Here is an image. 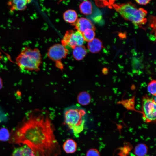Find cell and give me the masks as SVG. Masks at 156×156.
Masks as SVG:
<instances>
[{
  "mask_svg": "<svg viewBox=\"0 0 156 156\" xmlns=\"http://www.w3.org/2000/svg\"><path fill=\"white\" fill-rule=\"evenodd\" d=\"M9 142L27 145L36 156H58L61 153L51 121L47 115H31L13 133Z\"/></svg>",
  "mask_w": 156,
  "mask_h": 156,
  "instance_id": "obj_1",
  "label": "cell"
},
{
  "mask_svg": "<svg viewBox=\"0 0 156 156\" xmlns=\"http://www.w3.org/2000/svg\"><path fill=\"white\" fill-rule=\"evenodd\" d=\"M113 8L124 19L131 21L135 26L141 27L147 22V11L142 8H137L131 2L114 3L112 6Z\"/></svg>",
  "mask_w": 156,
  "mask_h": 156,
  "instance_id": "obj_2",
  "label": "cell"
},
{
  "mask_svg": "<svg viewBox=\"0 0 156 156\" xmlns=\"http://www.w3.org/2000/svg\"><path fill=\"white\" fill-rule=\"evenodd\" d=\"M64 122L75 135H77L83 130L87 119L85 109L77 105L66 108L64 111Z\"/></svg>",
  "mask_w": 156,
  "mask_h": 156,
  "instance_id": "obj_3",
  "label": "cell"
},
{
  "mask_svg": "<svg viewBox=\"0 0 156 156\" xmlns=\"http://www.w3.org/2000/svg\"><path fill=\"white\" fill-rule=\"evenodd\" d=\"M16 64L22 70L37 71L42 63V57L39 49L28 47L23 48L16 58Z\"/></svg>",
  "mask_w": 156,
  "mask_h": 156,
  "instance_id": "obj_4",
  "label": "cell"
},
{
  "mask_svg": "<svg viewBox=\"0 0 156 156\" xmlns=\"http://www.w3.org/2000/svg\"><path fill=\"white\" fill-rule=\"evenodd\" d=\"M155 97L147 94L143 96L142 100V117L146 123L154 122L156 121V105Z\"/></svg>",
  "mask_w": 156,
  "mask_h": 156,
  "instance_id": "obj_5",
  "label": "cell"
},
{
  "mask_svg": "<svg viewBox=\"0 0 156 156\" xmlns=\"http://www.w3.org/2000/svg\"><path fill=\"white\" fill-rule=\"evenodd\" d=\"M84 42L82 33L71 30L66 31L61 41V44L66 48L72 49L77 46L83 45Z\"/></svg>",
  "mask_w": 156,
  "mask_h": 156,
  "instance_id": "obj_6",
  "label": "cell"
},
{
  "mask_svg": "<svg viewBox=\"0 0 156 156\" xmlns=\"http://www.w3.org/2000/svg\"><path fill=\"white\" fill-rule=\"evenodd\" d=\"M68 52V49L62 44H56L48 49L47 55L49 59L57 62L65 58Z\"/></svg>",
  "mask_w": 156,
  "mask_h": 156,
  "instance_id": "obj_7",
  "label": "cell"
},
{
  "mask_svg": "<svg viewBox=\"0 0 156 156\" xmlns=\"http://www.w3.org/2000/svg\"><path fill=\"white\" fill-rule=\"evenodd\" d=\"M74 25L77 31L81 33L88 29L94 30L96 28L92 23L89 20L83 17L78 18L77 21L72 24Z\"/></svg>",
  "mask_w": 156,
  "mask_h": 156,
  "instance_id": "obj_8",
  "label": "cell"
},
{
  "mask_svg": "<svg viewBox=\"0 0 156 156\" xmlns=\"http://www.w3.org/2000/svg\"><path fill=\"white\" fill-rule=\"evenodd\" d=\"M11 156H36L33 151L28 146L25 145L15 148Z\"/></svg>",
  "mask_w": 156,
  "mask_h": 156,
  "instance_id": "obj_9",
  "label": "cell"
},
{
  "mask_svg": "<svg viewBox=\"0 0 156 156\" xmlns=\"http://www.w3.org/2000/svg\"><path fill=\"white\" fill-rule=\"evenodd\" d=\"M31 0H11L8 3L11 10L22 11L25 10Z\"/></svg>",
  "mask_w": 156,
  "mask_h": 156,
  "instance_id": "obj_10",
  "label": "cell"
},
{
  "mask_svg": "<svg viewBox=\"0 0 156 156\" xmlns=\"http://www.w3.org/2000/svg\"><path fill=\"white\" fill-rule=\"evenodd\" d=\"M73 49V57L77 60H83L87 54V49L83 45L77 46Z\"/></svg>",
  "mask_w": 156,
  "mask_h": 156,
  "instance_id": "obj_11",
  "label": "cell"
},
{
  "mask_svg": "<svg viewBox=\"0 0 156 156\" xmlns=\"http://www.w3.org/2000/svg\"><path fill=\"white\" fill-rule=\"evenodd\" d=\"M101 41L97 38H94L92 41L88 42L87 48L90 51L93 53L100 52L103 47Z\"/></svg>",
  "mask_w": 156,
  "mask_h": 156,
  "instance_id": "obj_12",
  "label": "cell"
},
{
  "mask_svg": "<svg viewBox=\"0 0 156 156\" xmlns=\"http://www.w3.org/2000/svg\"><path fill=\"white\" fill-rule=\"evenodd\" d=\"M77 145L76 142L72 139L67 140L64 143L63 148L67 153H73L77 150Z\"/></svg>",
  "mask_w": 156,
  "mask_h": 156,
  "instance_id": "obj_13",
  "label": "cell"
},
{
  "mask_svg": "<svg viewBox=\"0 0 156 156\" xmlns=\"http://www.w3.org/2000/svg\"><path fill=\"white\" fill-rule=\"evenodd\" d=\"M63 18L66 22L73 24L77 19L78 15L75 10L69 9L64 12Z\"/></svg>",
  "mask_w": 156,
  "mask_h": 156,
  "instance_id": "obj_14",
  "label": "cell"
},
{
  "mask_svg": "<svg viewBox=\"0 0 156 156\" xmlns=\"http://www.w3.org/2000/svg\"><path fill=\"white\" fill-rule=\"evenodd\" d=\"M81 12L85 15L91 14L92 11V6L91 2L88 0L83 1L79 5Z\"/></svg>",
  "mask_w": 156,
  "mask_h": 156,
  "instance_id": "obj_15",
  "label": "cell"
},
{
  "mask_svg": "<svg viewBox=\"0 0 156 156\" xmlns=\"http://www.w3.org/2000/svg\"><path fill=\"white\" fill-rule=\"evenodd\" d=\"M148 147L147 145L143 143H140L135 147L134 153L137 156H144L147 153Z\"/></svg>",
  "mask_w": 156,
  "mask_h": 156,
  "instance_id": "obj_16",
  "label": "cell"
},
{
  "mask_svg": "<svg viewBox=\"0 0 156 156\" xmlns=\"http://www.w3.org/2000/svg\"><path fill=\"white\" fill-rule=\"evenodd\" d=\"M91 98L89 94L86 92H83L78 96V101L82 105H86L90 101Z\"/></svg>",
  "mask_w": 156,
  "mask_h": 156,
  "instance_id": "obj_17",
  "label": "cell"
},
{
  "mask_svg": "<svg viewBox=\"0 0 156 156\" xmlns=\"http://www.w3.org/2000/svg\"><path fill=\"white\" fill-rule=\"evenodd\" d=\"M96 5L99 7L103 8L108 7L112 8L116 0H94Z\"/></svg>",
  "mask_w": 156,
  "mask_h": 156,
  "instance_id": "obj_18",
  "label": "cell"
},
{
  "mask_svg": "<svg viewBox=\"0 0 156 156\" xmlns=\"http://www.w3.org/2000/svg\"><path fill=\"white\" fill-rule=\"evenodd\" d=\"M94 31L93 29H88L83 32L82 34L84 41L89 42L93 40L95 35Z\"/></svg>",
  "mask_w": 156,
  "mask_h": 156,
  "instance_id": "obj_19",
  "label": "cell"
},
{
  "mask_svg": "<svg viewBox=\"0 0 156 156\" xmlns=\"http://www.w3.org/2000/svg\"><path fill=\"white\" fill-rule=\"evenodd\" d=\"M10 134L8 130L3 127L0 129V141H5L10 138Z\"/></svg>",
  "mask_w": 156,
  "mask_h": 156,
  "instance_id": "obj_20",
  "label": "cell"
},
{
  "mask_svg": "<svg viewBox=\"0 0 156 156\" xmlns=\"http://www.w3.org/2000/svg\"><path fill=\"white\" fill-rule=\"evenodd\" d=\"M156 82L155 80H152L148 84L147 90L148 92L153 96L156 95Z\"/></svg>",
  "mask_w": 156,
  "mask_h": 156,
  "instance_id": "obj_21",
  "label": "cell"
},
{
  "mask_svg": "<svg viewBox=\"0 0 156 156\" xmlns=\"http://www.w3.org/2000/svg\"><path fill=\"white\" fill-rule=\"evenodd\" d=\"M86 156H100L99 151L96 149L92 148L88 150Z\"/></svg>",
  "mask_w": 156,
  "mask_h": 156,
  "instance_id": "obj_22",
  "label": "cell"
},
{
  "mask_svg": "<svg viewBox=\"0 0 156 156\" xmlns=\"http://www.w3.org/2000/svg\"><path fill=\"white\" fill-rule=\"evenodd\" d=\"M151 0H135L138 4L141 5H146L149 3Z\"/></svg>",
  "mask_w": 156,
  "mask_h": 156,
  "instance_id": "obj_23",
  "label": "cell"
},
{
  "mask_svg": "<svg viewBox=\"0 0 156 156\" xmlns=\"http://www.w3.org/2000/svg\"><path fill=\"white\" fill-rule=\"evenodd\" d=\"M3 83L2 79L0 77V89H1L3 87Z\"/></svg>",
  "mask_w": 156,
  "mask_h": 156,
  "instance_id": "obj_24",
  "label": "cell"
},
{
  "mask_svg": "<svg viewBox=\"0 0 156 156\" xmlns=\"http://www.w3.org/2000/svg\"><path fill=\"white\" fill-rule=\"evenodd\" d=\"M2 56L1 55V53L0 52V60L1 59Z\"/></svg>",
  "mask_w": 156,
  "mask_h": 156,
  "instance_id": "obj_25",
  "label": "cell"
},
{
  "mask_svg": "<svg viewBox=\"0 0 156 156\" xmlns=\"http://www.w3.org/2000/svg\"><path fill=\"white\" fill-rule=\"evenodd\" d=\"M1 120H0V122H1Z\"/></svg>",
  "mask_w": 156,
  "mask_h": 156,
  "instance_id": "obj_26",
  "label": "cell"
},
{
  "mask_svg": "<svg viewBox=\"0 0 156 156\" xmlns=\"http://www.w3.org/2000/svg\"></svg>",
  "mask_w": 156,
  "mask_h": 156,
  "instance_id": "obj_27",
  "label": "cell"
}]
</instances>
